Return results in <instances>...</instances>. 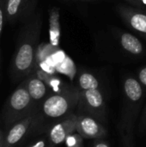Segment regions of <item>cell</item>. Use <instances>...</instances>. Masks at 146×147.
I'll list each match as a JSON object with an SVG mask.
<instances>
[{"instance_id":"7","label":"cell","mask_w":146,"mask_h":147,"mask_svg":"<svg viewBox=\"0 0 146 147\" xmlns=\"http://www.w3.org/2000/svg\"><path fill=\"white\" fill-rule=\"evenodd\" d=\"M118 11L124 22L133 30L146 37V14L127 6H119Z\"/></svg>"},{"instance_id":"18","label":"cell","mask_w":146,"mask_h":147,"mask_svg":"<svg viewBox=\"0 0 146 147\" xmlns=\"http://www.w3.org/2000/svg\"><path fill=\"white\" fill-rule=\"evenodd\" d=\"M141 129L144 130L146 128V108L144 111V114L142 115V119H141V126H140Z\"/></svg>"},{"instance_id":"6","label":"cell","mask_w":146,"mask_h":147,"mask_svg":"<svg viewBox=\"0 0 146 147\" xmlns=\"http://www.w3.org/2000/svg\"><path fill=\"white\" fill-rule=\"evenodd\" d=\"M77 115L71 114L58 123H56L49 133V138L52 144L60 145L65 142L69 136L77 131Z\"/></svg>"},{"instance_id":"22","label":"cell","mask_w":146,"mask_h":147,"mask_svg":"<svg viewBox=\"0 0 146 147\" xmlns=\"http://www.w3.org/2000/svg\"><path fill=\"white\" fill-rule=\"evenodd\" d=\"M0 58H1V52H0Z\"/></svg>"},{"instance_id":"5","label":"cell","mask_w":146,"mask_h":147,"mask_svg":"<svg viewBox=\"0 0 146 147\" xmlns=\"http://www.w3.org/2000/svg\"><path fill=\"white\" fill-rule=\"evenodd\" d=\"M77 132L82 138L90 140H99L107 134V130L101 122L88 115H77Z\"/></svg>"},{"instance_id":"9","label":"cell","mask_w":146,"mask_h":147,"mask_svg":"<svg viewBox=\"0 0 146 147\" xmlns=\"http://www.w3.org/2000/svg\"><path fill=\"white\" fill-rule=\"evenodd\" d=\"M31 96L26 85H22L18 87L11 95L9 99L10 107L16 111H21L28 108L31 102Z\"/></svg>"},{"instance_id":"15","label":"cell","mask_w":146,"mask_h":147,"mask_svg":"<svg viewBox=\"0 0 146 147\" xmlns=\"http://www.w3.org/2000/svg\"><path fill=\"white\" fill-rule=\"evenodd\" d=\"M5 22V0H0V38Z\"/></svg>"},{"instance_id":"2","label":"cell","mask_w":146,"mask_h":147,"mask_svg":"<svg viewBox=\"0 0 146 147\" xmlns=\"http://www.w3.org/2000/svg\"><path fill=\"white\" fill-rule=\"evenodd\" d=\"M79 90L68 86L59 92L49 96L43 102L42 110L46 116L52 119L65 118L72 114L77 107Z\"/></svg>"},{"instance_id":"10","label":"cell","mask_w":146,"mask_h":147,"mask_svg":"<svg viewBox=\"0 0 146 147\" xmlns=\"http://www.w3.org/2000/svg\"><path fill=\"white\" fill-rule=\"evenodd\" d=\"M26 87L32 100L34 101L43 99L47 94V84L38 76L30 77L26 83Z\"/></svg>"},{"instance_id":"21","label":"cell","mask_w":146,"mask_h":147,"mask_svg":"<svg viewBox=\"0 0 146 147\" xmlns=\"http://www.w3.org/2000/svg\"><path fill=\"white\" fill-rule=\"evenodd\" d=\"M46 146V143L44 140H39L38 142H36L34 145H33L31 147H45Z\"/></svg>"},{"instance_id":"12","label":"cell","mask_w":146,"mask_h":147,"mask_svg":"<svg viewBox=\"0 0 146 147\" xmlns=\"http://www.w3.org/2000/svg\"><path fill=\"white\" fill-rule=\"evenodd\" d=\"M49 32L50 41L53 47H58L60 37V25H59V10L58 8H52L50 10L49 16Z\"/></svg>"},{"instance_id":"19","label":"cell","mask_w":146,"mask_h":147,"mask_svg":"<svg viewBox=\"0 0 146 147\" xmlns=\"http://www.w3.org/2000/svg\"><path fill=\"white\" fill-rule=\"evenodd\" d=\"M94 147H109L108 144L107 142H105L104 140H97L95 145Z\"/></svg>"},{"instance_id":"17","label":"cell","mask_w":146,"mask_h":147,"mask_svg":"<svg viewBox=\"0 0 146 147\" xmlns=\"http://www.w3.org/2000/svg\"><path fill=\"white\" fill-rule=\"evenodd\" d=\"M127 135L126 136L125 140H124V146L123 147H133V139H132V135L130 133L126 134Z\"/></svg>"},{"instance_id":"11","label":"cell","mask_w":146,"mask_h":147,"mask_svg":"<svg viewBox=\"0 0 146 147\" xmlns=\"http://www.w3.org/2000/svg\"><path fill=\"white\" fill-rule=\"evenodd\" d=\"M120 42L124 50L133 55H141L144 53V47L141 41L129 33H122L120 36Z\"/></svg>"},{"instance_id":"1","label":"cell","mask_w":146,"mask_h":147,"mask_svg":"<svg viewBox=\"0 0 146 147\" xmlns=\"http://www.w3.org/2000/svg\"><path fill=\"white\" fill-rule=\"evenodd\" d=\"M25 21L11 60V71L15 78L29 74L34 69L37 61L38 44L42 26L41 14L34 12Z\"/></svg>"},{"instance_id":"8","label":"cell","mask_w":146,"mask_h":147,"mask_svg":"<svg viewBox=\"0 0 146 147\" xmlns=\"http://www.w3.org/2000/svg\"><path fill=\"white\" fill-rule=\"evenodd\" d=\"M124 93L129 108L138 106L144 96L143 85L135 78L129 77L124 82Z\"/></svg>"},{"instance_id":"3","label":"cell","mask_w":146,"mask_h":147,"mask_svg":"<svg viewBox=\"0 0 146 147\" xmlns=\"http://www.w3.org/2000/svg\"><path fill=\"white\" fill-rule=\"evenodd\" d=\"M77 115H88L99 121L106 119V103L99 89L79 90Z\"/></svg>"},{"instance_id":"13","label":"cell","mask_w":146,"mask_h":147,"mask_svg":"<svg viewBox=\"0 0 146 147\" xmlns=\"http://www.w3.org/2000/svg\"><path fill=\"white\" fill-rule=\"evenodd\" d=\"M30 124V119H27L22 122L17 123L15 125L9 132L7 135V143L9 145H15L18 143L22 138L27 133V130Z\"/></svg>"},{"instance_id":"14","label":"cell","mask_w":146,"mask_h":147,"mask_svg":"<svg viewBox=\"0 0 146 147\" xmlns=\"http://www.w3.org/2000/svg\"><path fill=\"white\" fill-rule=\"evenodd\" d=\"M78 85L79 90H87L99 89V81L97 78L89 72H82L78 78Z\"/></svg>"},{"instance_id":"4","label":"cell","mask_w":146,"mask_h":147,"mask_svg":"<svg viewBox=\"0 0 146 147\" xmlns=\"http://www.w3.org/2000/svg\"><path fill=\"white\" fill-rule=\"evenodd\" d=\"M35 3L36 0H5V22L13 24L26 20L34 14Z\"/></svg>"},{"instance_id":"20","label":"cell","mask_w":146,"mask_h":147,"mask_svg":"<svg viewBox=\"0 0 146 147\" xmlns=\"http://www.w3.org/2000/svg\"><path fill=\"white\" fill-rule=\"evenodd\" d=\"M129 3H131L135 7H141V1L142 0H127Z\"/></svg>"},{"instance_id":"16","label":"cell","mask_w":146,"mask_h":147,"mask_svg":"<svg viewBox=\"0 0 146 147\" xmlns=\"http://www.w3.org/2000/svg\"><path fill=\"white\" fill-rule=\"evenodd\" d=\"M139 81L143 86H146V66L139 72Z\"/></svg>"}]
</instances>
